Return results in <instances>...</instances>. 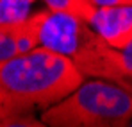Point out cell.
<instances>
[{
	"mask_svg": "<svg viewBox=\"0 0 132 127\" xmlns=\"http://www.w3.org/2000/svg\"><path fill=\"white\" fill-rule=\"evenodd\" d=\"M86 81L66 56L39 45L0 63V118L43 113Z\"/></svg>",
	"mask_w": 132,
	"mask_h": 127,
	"instance_id": "1",
	"label": "cell"
},
{
	"mask_svg": "<svg viewBox=\"0 0 132 127\" xmlns=\"http://www.w3.org/2000/svg\"><path fill=\"white\" fill-rule=\"evenodd\" d=\"M41 45L66 56L86 79L132 83L123 66L121 50L111 47L84 20L45 9Z\"/></svg>",
	"mask_w": 132,
	"mask_h": 127,
	"instance_id": "2",
	"label": "cell"
},
{
	"mask_svg": "<svg viewBox=\"0 0 132 127\" xmlns=\"http://www.w3.org/2000/svg\"><path fill=\"white\" fill-rule=\"evenodd\" d=\"M50 127H129L132 83L86 79L75 91L39 115Z\"/></svg>",
	"mask_w": 132,
	"mask_h": 127,
	"instance_id": "3",
	"label": "cell"
},
{
	"mask_svg": "<svg viewBox=\"0 0 132 127\" xmlns=\"http://www.w3.org/2000/svg\"><path fill=\"white\" fill-rule=\"evenodd\" d=\"M89 25L111 47L123 50L132 41V5L98 7Z\"/></svg>",
	"mask_w": 132,
	"mask_h": 127,
	"instance_id": "4",
	"label": "cell"
},
{
	"mask_svg": "<svg viewBox=\"0 0 132 127\" xmlns=\"http://www.w3.org/2000/svg\"><path fill=\"white\" fill-rule=\"evenodd\" d=\"M46 9L55 11V13H64L70 16H75L79 20L91 21L93 14L96 13L98 5L95 0H41Z\"/></svg>",
	"mask_w": 132,
	"mask_h": 127,
	"instance_id": "5",
	"label": "cell"
},
{
	"mask_svg": "<svg viewBox=\"0 0 132 127\" xmlns=\"http://www.w3.org/2000/svg\"><path fill=\"white\" fill-rule=\"evenodd\" d=\"M36 0H0V27L14 25L32 14Z\"/></svg>",
	"mask_w": 132,
	"mask_h": 127,
	"instance_id": "6",
	"label": "cell"
},
{
	"mask_svg": "<svg viewBox=\"0 0 132 127\" xmlns=\"http://www.w3.org/2000/svg\"><path fill=\"white\" fill-rule=\"evenodd\" d=\"M18 56V31L14 25L0 27V63Z\"/></svg>",
	"mask_w": 132,
	"mask_h": 127,
	"instance_id": "7",
	"label": "cell"
},
{
	"mask_svg": "<svg viewBox=\"0 0 132 127\" xmlns=\"http://www.w3.org/2000/svg\"><path fill=\"white\" fill-rule=\"evenodd\" d=\"M0 127H50L43 118L36 116V113H23V115H11L4 116Z\"/></svg>",
	"mask_w": 132,
	"mask_h": 127,
	"instance_id": "8",
	"label": "cell"
},
{
	"mask_svg": "<svg viewBox=\"0 0 132 127\" xmlns=\"http://www.w3.org/2000/svg\"><path fill=\"white\" fill-rule=\"evenodd\" d=\"M121 59H123V66H125V72L129 75V79L132 81V41L121 50Z\"/></svg>",
	"mask_w": 132,
	"mask_h": 127,
	"instance_id": "9",
	"label": "cell"
},
{
	"mask_svg": "<svg viewBox=\"0 0 132 127\" xmlns=\"http://www.w3.org/2000/svg\"><path fill=\"white\" fill-rule=\"evenodd\" d=\"M98 7H112V5H132V0H95Z\"/></svg>",
	"mask_w": 132,
	"mask_h": 127,
	"instance_id": "10",
	"label": "cell"
},
{
	"mask_svg": "<svg viewBox=\"0 0 132 127\" xmlns=\"http://www.w3.org/2000/svg\"><path fill=\"white\" fill-rule=\"evenodd\" d=\"M129 127H132V120H130V124H129Z\"/></svg>",
	"mask_w": 132,
	"mask_h": 127,
	"instance_id": "11",
	"label": "cell"
}]
</instances>
